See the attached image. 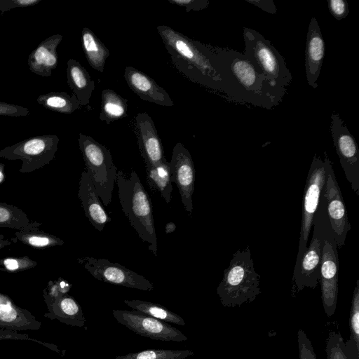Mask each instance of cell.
<instances>
[{"label": "cell", "mask_w": 359, "mask_h": 359, "mask_svg": "<svg viewBox=\"0 0 359 359\" xmlns=\"http://www.w3.org/2000/svg\"><path fill=\"white\" fill-rule=\"evenodd\" d=\"M350 337L345 344L348 359H359V279L356 280L349 316Z\"/></svg>", "instance_id": "4316f807"}, {"label": "cell", "mask_w": 359, "mask_h": 359, "mask_svg": "<svg viewBox=\"0 0 359 359\" xmlns=\"http://www.w3.org/2000/svg\"><path fill=\"white\" fill-rule=\"evenodd\" d=\"M326 154L324 158L316 154L313 156L306 178L302 201V219L297 260L306 250L312 227L314 214L317 210L322 190L325 186L327 174Z\"/></svg>", "instance_id": "ba28073f"}, {"label": "cell", "mask_w": 359, "mask_h": 359, "mask_svg": "<svg viewBox=\"0 0 359 359\" xmlns=\"http://www.w3.org/2000/svg\"><path fill=\"white\" fill-rule=\"evenodd\" d=\"M41 322L28 311L15 306L7 297L0 294V327L19 331L38 330Z\"/></svg>", "instance_id": "44dd1931"}, {"label": "cell", "mask_w": 359, "mask_h": 359, "mask_svg": "<svg viewBox=\"0 0 359 359\" xmlns=\"http://www.w3.org/2000/svg\"><path fill=\"white\" fill-rule=\"evenodd\" d=\"M79 262L95 278L105 283L144 291L154 288L152 283L143 276L106 259L83 257Z\"/></svg>", "instance_id": "7c38bea8"}, {"label": "cell", "mask_w": 359, "mask_h": 359, "mask_svg": "<svg viewBox=\"0 0 359 359\" xmlns=\"http://www.w3.org/2000/svg\"><path fill=\"white\" fill-rule=\"evenodd\" d=\"M169 163L172 182L177 184L184 208L191 216L195 183V168L191 156L184 146L178 142L173 147Z\"/></svg>", "instance_id": "5bb4252c"}, {"label": "cell", "mask_w": 359, "mask_h": 359, "mask_svg": "<svg viewBox=\"0 0 359 359\" xmlns=\"http://www.w3.org/2000/svg\"><path fill=\"white\" fill-rule=\"evenodd\" d=\"M158 32L176 69L189 80L219 91V47L190 39L167 25H158Z\"/></svg>", "instance_id": "6da1fadb"}, {"label": "cell", "mask_w": 359, "mask_h": 359, "mask_svg": "<svg viewBox=\"0 0 359 359\" xmlns=\"http://www.w3.org/2000/svg\"><path fill=\"white\" fill-rule=\"evenodd\" d=\"M137 143L146 168L153 167L166 161L161 140L154 122L146 112H140L135 117Z\"/></svg>", "instance_id": "2e32d148"}, {"label": "cell", "mask_w": 359, "mask_h": 359, "mask_svg": "<svg viewBox=\"0 0 359 359\" xmlns=\"http://www.w3.org/2000/svg\"><path fill=\"white\" fill-rule=\"evenodd\" d=\"M297 344L299 359H317L311 340L302 329L297 332Z\"/></svg>", "instance_id": "1f68e13d"}, {"label": "cell", "mask_w": 359, "mask_h": 359, "mask_svg": "<svg viewBox=\"0 0 359 359\" xmlns=\"http://www.w3.org/2000/svg\"><path fill=\"white\" fill-rule=\"evenodd\" d=\"M42 0H0V13L2 15L5 12L15 8H25L38 4Z\"/></svg>", "instance_id": "d590c367"}, {"label": "cell", "mask_w": 359, "mask_h": 359, "mask_svg": "<svg viewBox=\"0 0 359 359\" xmlns=\"http://www.w3.org/2000/svg\"><path fill=\"white\" fill-rule=\"evenodd\" d=\"M78 140L86 172L102 203L108 206L111 201L118 172L110 151L90 136L79 133Z\"/></svg>", "instance_id": "52a82bcc"}, {"label": "cell", "mask_w": 359, "mask_h": 359, "mask_svg": "<svg viewBox=\"0 0 359 359\" xmlns=\"http://www.w3.org/2000/svg\"><path fill=\"white\" fill-rule=\"evenodd\" d=\"M330 133L345 176L359 196V149L344 120L335 111L331 116Z\"/></svg>", "instance_id": "30bf717a"}, {"label": "cell", "mask_w": 359, "mask_h": 359, "mask_svg": "<svg viewBox=\"0 0 359 359\" xmlns=\"http://www.w3.org/2000/svg\"><path fill=\"white\" fill-rule=\"evenodd\" d=\"M44 316L72 326L83 327L86 318L79 304L71 296L62 294L48 304Z\"/></svg>", "instance_id": "7402d4cb"}, {"label": "cell", "mask_w": 359, "mask_h": 359, "mask_svg": "<svg viewBox=\"0 0 359 359\" xmlns=\"http://www.w3.org/2000/svg\"><path fill=\"white\" fill-rule=\"evenodd\" d=\"M326 359H348L344 339L339 332L330 331L325 345Z\"/></svg>", "instance_id": "4dcf8cb0"}, {"label": "cell", "mask_w": 359, "mask_h": 359, "mask_svg": "<svg viewBox=\"0 0 359 359\" xmlns=\"http://www.w3.org/2000/svg\"><path fill=\"white\" fill-rule=\"evenodd\" d=\"M124 303L137 311L149 316L178 325H185L184 319L179 315L172 312L167 308L152 302L142 300H124Z\"/></svg>", "instance_id": "f1b7e54d"}, {"label": "cell", "mask_w": 359, "mask_h": 359, "mask_svg": "<svg viewBox=\"0 0 359 359\" xmlns=\"http://www.w3.org/2000/svg\"><path fill=\"white\" fill-rule=\"evenodd\" d=\"M10 217L9 212L5 208H0V222L7 221Z\"/></svg>", "instance_id": "60d3db41"}, {"label": "cell", "mask_w": 359, "mask_h": 359, "mask_svg": "<svg viewBox=\"0 0 359 359\" xmlns=\"http://www.w3.org/2000/svg\"><path fill=\"white\" fill-rule=\"evenodd\" d=\"M147 183L152 191L158 192L169 203L172 198V177L170 163L165 161L153 167L146 168Z\"/></svg>", "instance_id": "d4e9b609"}, {"label": "cell", "mask_w": 359, "mask_h": 359, "mask_svg": "<svg viewBox=\"0 0 359 359\" xmlns=\"http://www.w3.org/2000/svg\"><path fill=\"white\" fill-rule=\"evenodd\" d=\"M58 142L55 135L34 136L5 148L0 151V156L20 158L27 164L47 163L54 156Z\"/></svg>", "instance_id": "9a60e30c"}, {"label": "cell", "mask_w": 359, "mask_h": 359, "mask_svg": "<svg viewBox=\"0 0 359 359\" xmlns=\"http://www.w3.org/2000/svg\"><path fill=\"white\" fill-rule=\"evenodd\" d=\"M29 114V111L26 107L0 101V116L19 117Z\"/></svg>", "instance_id": "836d02e7"}, {"label": "cell", "mask_w": 359, "mask_h": 359, "mask_svg": "<svg viewBox=\"0 0 359 359\" xmlns=\"http://www.w3.org/2000/svg\"><path fill=\"white\" fill-rule=\"evenodd\" d=\"M116 182L123 212L138 236L148 243L149 250L156 255L157 238L151 202L137 174L132 170L127 176L122 170H118Z\"/></svg>", "instance_id": "277c9868"}, {"label": "cell", "mask_w": 359, "mask_h": 359, "mask_svg": "<svg viewBox=\"0 0 359 359\" xmlns=\"http://www.w3.org/2000/svg\"><path fill=\"white\" fill-rule=\"evenodd\" d=\"M3 177H4L3 173H2V172L0 170V182L2 181Z\"/></svg>", "instance_id": "7bdbcfd3"}, {"label": "cell", "mask_w": 359, "mask_h": 359, "mask_svg": "<svg viewBox=\"0 0 359 359\" xmlns=\"http://www.w3.org/2000/svg\"><path fill=\"white\" fill-rule=\"evenodd\" d=\"M176 227H177L176 224L172 222H170L167 223L165 225V233H172L173 231H175Z\"/></svg>", "instance_id": "b9f144b4"}, {"label": "cell", "mask_w": 359, "mask_h": 359, "mask_svg": "<svg viewBox=\"0 0 359 359\" xmlns=\"http://www.w3.org/2000/svg\"><path fill=\"white\" fill-rule=\"evenodd\" d=\"M4 264L8 270L13 271L18 268V262L13 259H6L4 261Z\"/></svg>", "instance_id": "ab89813d"}, {"label": "cell", "mask_w": 359, "mask_h": 359, "mask_svg": "<svg viewBox=\"0 0 359 359\" xmlns=\"http://www.w3.org/2000/svg\"><path fill=\"white\" fill-rule=\"evenodd\" d=\"M245 52L243 54L262 72L266 109L277 106L286 94L292 75L286 62L271 44L260 33L248 27L243 29Z\"/></svg>", "instance_id": "3957f363"}, {"label": "cell", "mask_w": 359, "mask_h": 359, "mask_svg": "<svg viewBox=\"0 0 359 359\" xmlns=\"http://www.w3.org/2000/svg\"><path fill=\"white\" fill-rule=\"evenodd\" d=\"M29 243L34 246L42 247L50 243V241L46 237L33 236L29 238Z\"/></svg>", "instance_id": "f35d334b"}, {"label": "cell", "mask_w": 359, "mask_h": 359, "mask_svg": "<svg viewBox=\"0 0 359 359\" xmlns=\"http://www.w3.org/2000/svg\"><path fill=\"white\" fill-rule=\"evenodd\" d=\"M330 224L325 198L321 192L313 219V231L311 242L294 266L292 280L297 292L305 287L314 289L319 283L323 241Z\"/></svg>", "instance_id": "8992f818"}, {"label": "cell", "mask_w": 359, "mask_h": 359, "mask_svg": "<svg viewBox=\"0 0 359 359\" xmlns=\"http://www.w3.org/2000/svg\"><path fill=\"white\" fill-rule=\"evenodd\" d=\"M194 355V352L190 350L148 349L118 355L115 359H184Z\"/></svg>", "instance_id": "f546056e"}, {"label": "cell", "mask_w": 359, "mask_h": 359, "mask_svg": "<svg viewBox=\"0 0 359 359\" xmlns=\"http://www.w3.org/2000/svg\"><path fill=\"white\" fill-rule=\"evenodd\" d=\"M246 1L269 13L275 14L277 12V8L272 0H248Z\"/></svg>", "instance_id": "74e56055"}, {"label": "cell", "mask_w": 359, "mask_h": 359, "mask_svg": "<svg viewBox=\"0 0 359 359\" xmlns=\"http://www.w3.org/2000/svg\"><path fill=\"white\" fill-rule=\"evenodd\" d=\"M127 100L111 89H104L101 95V110L99 118L107 124L128 116Z\"/></svg>", "instance_id": "484cf974"}, {"label": "cell", "mask_w": 359, "mask_h": 359, "mask_svg": "<svg viewBox=\"0 0 359 359\" xmlns=\"http://www.w3.org/2000/svg\"><path fill=\"white\" fill-rule=\"evenodd\" d=\"M124 78L130 89L142 100L163 107L174 105L166 90L144 72L128 66L125 68Z\"/></svg>", "instance_id": "e0dca14e"}, {"label": "cell", "mask_w": 359, "mask_h": 359, "mask_svg": "<svg viewBox=\"0 0 359 359\" xmlns=\"http://www.w3.org/2000/svg\"><path fill=\"white\" fill-rule=\"evenodd\" d=\"M339 257L331 225L327 229L322 251L320 280L321 299L327 316L334 314L338 298Z\"/></svg>", "instance_id": "9c48e42d"}, {"label": "cell", "mask_w": 359, "mask_h": 359, "mask_svg": "<svg viewBox=\"0 0 359 359\" xmlns=\"http://www.w3.org/2000/svg\"><path fill=\"white\" fill-rule=\"evenodd\" d=\"M67 83L81 106H86L95 89V82L86 69L76 60L69 59L67 67Z\"/></svg>", "instance_id": "603a6c76"}, {"label": "cell", "mask_w": 359, "mask_h": 359, "mask_svg": "<svg viewBox=\"0 0 359 359\" xmlns=\"http://www.w3.org/2000/svg\"><path fill=\"white\" fill-rule=\"evenodd\" d=\"M8 339H14V340H32L35 341L37 343L41 344L44 346H46L48 348L57 351L60 353V351L57 348V347L51 344L42 343L40 341H38L35 339H32L29 335L25 334H20L16 331L8 330H0V340H8Z\"/></svg>", "instance_id": "d6a6232c"}, {"label": "cell", "mask_w": 359, "mask_h": 359, "mask_svg": "<svg viewBox=\"0 0 359 359\" xmlns=\"http://www.w3.org/2000/svg\"><path fill=\"white\" fill-rule=\"evenodd\" d=\"M79 197L85 215L90 224L99 231H102L105 225L111 221L101 200L86 172L83 171L80 180Z\"/></svg>", "instance_id": "d6986e66"}, {"label": "cell", "mask_w": 359, "mask_h": 359, "mask_svg": "<svg viewBox=\"0 0 359 359\" xmlns=\"http://www.w3.org/2000/svg\"><path fill=\"white\" fill-rule=\"evenodd\" d=\"M62 35L54 34L42 41L29 55V70L41 76H50L58 63L57 48Z\"/></svg>", "instance_id": "ffe728a7"}, {"label": "cell", "mask_w": 359, "mask_h": 359, "mask_svg": "<svg viewBox=\"0 0 359 359\" xmlns=\"http://www.w3.org/2000/svg\"><path fill=\"white\" fill-rule=\"evenodd\" d=\"M172 4L185 8L187 12L199 11L207 8L209 1L207 0H168Z\"/></svg>", "instance_id": "8d00e7d4"}, {"label": "cell", "mask_w": 359, "mask_h": 359, "mask_svg": "<svg viewBox=\"0 0 359 359\" xmlns=\"http://www.w3.org/2000/svg\"><path fill=\"white\" fill-rule=\"evenodd\" d=\"M112 313L118 323L142 337L164 341L182 342L188 339L175 327L135 310L114 309Z\"/></svg>", "instance_id": "8fae6325"}, {"label": "cell", "mask_w": 359, "mask_h": 359, "mask_svg": "<svg viewBox=\"0 0 359 359\" xmlns=\"http://www.w3.org/2000/svg\"><path fill=\"white\" fill-rule=\"evenodd\" d=\"M81 44L90 67L102 73L106 60L110 54L109 49L88 27H84L81 32Z\"/></svg>", "instance_id": "cb8c5ba5"}, {"label": "cell", "mask_w": 359, "mask_h": 359, "mask_svg": "<svg viewBox=\"0 0 359 359\" xmlns=\"http://www.w3.org/2000/svg\"><path fill=\"white\" fill-rule=\"evenodd\" d=\"M328 8L333 17L341 20L344 19L348 14V6L344 0H328Z\"/></svg>", "instance_id": "e575fe53"}, {"label": "cell", "mask_w": 359, "mask_h": 359, "mask_svg": "<svg viewBox=\"0 0 359 359\" xmlns=\"http://www.w3.org/2000/svg\"><path fill=\"white\" fill-rule=\"evenodd\" d=\"M325 41L318 21L312 17L309 25L305 48V72L308 84L313 88L318 87L324 56Z\"/></svg>", "instance_id": "ac0fdd59"}, {"label": "cell", "mask_w": 359, "mask_h": 359, "mask_svg": "<svg viewBox=\"0 0 359 359\" xmlns=\"http://www.w3.org/2000/svg\"><path fill=\"white\" fill-rule=\"evenodd\" d=\"M37 103L46 109L62 114H70L80 108L76 96L65 92H50L39 95Z\"/></svg>", "instance_id": "83f0119b"}, {"label": "cell", "mask_w": 359, "mask_h": 359, "mask_svg": "<svg viewBox=\"0 0 359 359\" xmlns=\"http://www.w3.org/2000/svg\"><path fill=\"white\" fill-rule=\"evenodd\" d=\"M218 70L219 92L233 102L266 109L264 75L243 53L219 47Z\"/></svg>", "instance_id": "7a4b0ae2"}, {"label": "cell", "mask_w": 359, "mask_h": 359, "mask_svg": "<svg viewBox=\"0 0 359 359\" xmlns=\"http://www.w3.org/2000/svg\"><path fill=\"white\" fill-rule=\"evenodd\" d=\"M322 193L325 198L326 212L334 233L337 247L340 249L344 245L351 225L342 194L330 159L327 163L326 181Z\"/></svg>", "instance_id": "4fadbf2b"}, {"label": "cell", "mask_w": 359, "mask_h": 359, "mask_svg": "<svg viewBox=\"0 0 359 359\" xmlns=\"http://www.w3.org/2000/svg\"><path fill=\"white\" fill-rule=\"evenodd\" d=\"M260 275L256 272L249 246L233 255L217 288L222 304L233 308L253 302L261 293Z\"/></svg>", "instance_id": "5b68a950"}]
</instances>
